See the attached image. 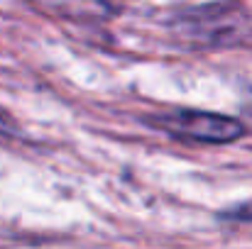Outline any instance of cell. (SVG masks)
<instances>
[{
  "label": "cell",
  "instance_id": "6da1fadb",
  "mask_svg": "<svg viewBox=\"0 0 252 249\" xmlns=\"http://www.w3.org/2000/svg\"><path fill=\"white\" fill-rule=\"evenodd\" d=\"M174 27L181 39L203 44V47H220L233 44L245 37L248 17L238 5H201L186 7L174 20Z\"/></svg>",
  "mask_w": 252,
  "mask_h": 249
},
{
  "label": "cell",
  "instance_id": "3957f363",
  "mask_svg": "<svg viewBox=\"0 0 252 249\" xmlns=\"http://www.w3.org/2000/svg\"><path fill=\"white\" fill-rule=\"evenodd\" d=\"M12 132V122L7 120L5 112H0V135H10Z\"/></svg>",
  "mask_w": 252,
  "mask_h": 249
},
{
  "label": "cell",
  "instance_id": "7a4b0ae2",
  "mask_svg": "<svg viewBox=\"0 0 252 249\" xmlns=\"http://www.w3.org/2000/svg\"><path fill=\"white\" fill-rule=\"evenodd\" d=\"M157 125L174 137L208 144H228L243 137L245 132V125L240 120L206 110H176L169 115H159Z\"/></svg>",
  "mask_w": 252,
  "mask_h": 249
}]
</instances>
